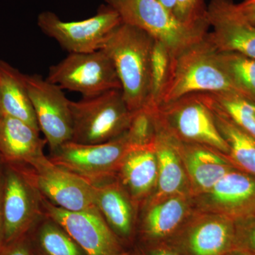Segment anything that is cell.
<instances>
[{
    "mask_svg": "<svg viewBox=\"0 0 255 255\" xmlns=\"http://www.w3.org/2000/svg\"><path fill=\"white\" fill-rule=\"evenodd\" d=\"M153 41L148 33L122 22L111 33L102 48L113 62L124 100L131 112L150 101Z\"/></svg>",
    "mask_w": 255,
    "mask_h": 255,
    "instance_id": "obj_1",
    "label": "cell"
},
{
    "mask_svg": "<svg viewBox=\"0 0 255 255\" xmlns=\"http://www.w3.org/2000/svg\"><path fill=\"white\" fill-rule=\"evenodd\" d=\"M217 53L206 36L172 55L167 80L157 106L193 94H239L220 65Z\"/></svg>",
    "mask_w": 255,
    "mask_h": 255,
    "instance_id": "obj_2",
    "label": "cell"
},
{
    "mask_svg": "<svg viewBox=\"0 0 255 255\" xmlns=\"http://www.w3.org/2000/svg\"><path fill=\"white\" fill-rule=\"evenodd\" d=\"M73 120L71 141L81 144L109 142L123 135L128 127L132 112L129 110L122 90L70 101Z\"/></svg>",
    "mask_w": 255,
    "mask_h": 255,
    "instance_id": "obj_3",
    "label": "cell"
},
{
    "mask_svg": "<svg viewBox=\"0 0 255 255\" xmlns=\"http://www.w3.org/2000/svg\"><path fill=\"white\" fill-rule=\"evenodd\" d=\"M122 22L141 29L162 42L174 55L205 38L208 29L181 22L157 0H105Z\"/></svg>",
    "mask_w": 255,
    "mask_h": 255,
    "instance_id": "obj_4",
    "label": "cell"
},
{
    "mask_svg": "<svg viewBox=\"0 0 255 255\" xmlns=\"http://www.w3.org/2000/svg\"><path fill=\"white\" fill-rule=\"evenodd\" d=\"M155 108L159 125L176 140L207 146L229 156L227 142L200 94L184 96Z\"/></svg>",
    "mask_w": 255,
    "mask_h": 255,
    "instance_id": "obj_5",
    "label": "cell"
},
{
    "mask_svg": "<svg viewBox=\"0 0 255 255\" xmlns=\"http://www.w3.org/2000/svg\"><path fill=\"white\" fill-rule=\"evenodd\" d=\"M1 206L5 246L28 235L43 216L41 194L22 164L1 160Z\"/></svg>",
    "mask_w": 255,
    "mask_h": 255,
    "instance_id": "obj_6",
    "label": "cell"
},
{
    "mask_svg": "<svg viewBox=\"0 0 255 255\" xmlns=\"http://www.w3.org/2000/svg\"><path fill=\"white\" fill-rule=\"evenodd\" d=\"M131 149L124 133L103 143L66 142L50 152L48 158L92 185H96L117 178L122 160Z\"/></svg>",
    "mask_w": 255,
    "mask_h": 255,
    "instance_id": "obj_7",
    "label": "cell"
},
{
    "mask_svg": "<svg viewBox=\"0 0 255 255\" xmlns=\"http://www.w3.org/2000/svg\"><path fill=\"white\" fill-rule=\"evenodd\" d=\"M46 79L62 89L82 94L84 98L122 90L113 62L102 49L92 53H70L50 67Z\"/></svg>",
    "mask_w": 255,
    "mask_h": 255,
    "instance_id": "obj_8",
    "label": "cell"
},
{
    "mask_svg": "<svg viewBox=\"0 0 255 255\" xmlns=\"http://www.w3.org/2000/svg\"><path fill=\"white\" fill-rule=\"evenodd\" d=\"M122 23L118 13L110 6H101L97 14L87 19L65 21L51 11L38 16L42 31L70 53H87L101 50L109 36Z\"/></svg>",
    "mask_w": 255,
    "mask_h": 255,
    "instance_id": "obj_9",
    "label": "cell"
},
{
    "mask_svg": "<svg viewBox=\"0 0 255 255\" xmlns=\"http://www.w3.org/2000/svg\"><path fill=\"white\" fill-rule=\"evenodd\" d=\"M21 164L39 194L50 204L70 211L95 209L93 186L48 157L42 155Z\"/></svg>",
    "mask_w": 255,
    "mask_h": 255,
    "instance_id": "obj_10",
    "label": "cell"
},
{
    "mask_svg": "<svg viewBox=\"0 0 255 255\" xmlns=\"http://www.w3.org/2000/svg\"><path fill=\"white\" fill-rule=\"evenodd\" d=\"M25 82L40 131L50 152L73 137L70 101L63 89L38 75H25Z\"/></svg>",
    "mask_w": 255,
    "mask_h": 255,
    "instance_id": "obj_11",
    "label": "cell"
},
{
    "mask_svg": "<svg viewBox=\"0 0 255 255\" xmlns=\"http://www.w3.org/2000/svg\"><path fill=\"white\" fill-rule=\"evenodd\" d=\"M41 201L43 214L62 226L87 255H128L97 208L70 211L41 195Z\"/></svg>",
    "mask_w": 255,
    "mask_h": 255,
    "instance_id": "obj_12",
    "label": "cell"
},
{
    "mask_svg": "<svg viewBox=\"0 0 255 255\" xmlns=\"http://www.w3.org/2000/svg\"><path fill=\"white\" fill-rule=\"evenodd\" d=\"M175 235L185 255H226L235 248V220L194 211Z\"/></svg>",
    "mask_w": 255,
    "mask_h": 255,
    "instance_id": "obj_13",
    "label": "cell"
},
{
    "mask_svg": "<svg viewBox=\"0 0 255 255\" xmlns=\"http://www.w3.org/2000/svg\"><path fill=\"white\" fill-rule=\"evenodd\" d=\"M195 211L223 215L233 220L254 214L255 177L233 169L204 194L192 196Z\"/></svg>",
    "mask_w": 255,
    "mask_h": 255,
    "instance_id": "obj_14",
    "label": "cell"
},
{
    "mask_svg": "<svg viewBox=\"0 0 255 255\" xmlns=\"http://www.w3.org/2000/svg\"><path fill=\"white\" fill-rule=\"evenodd\" d=\"M207 18L212 31L206 38L218 52H234L255 58V26L232 0H211Z\"/></svg>",
    "mask_w": 255,
    "mask_h": 255,
    "instance_id": "obj_15",
    "label": "cell"
},
{
    "mask_svg": "<svg viewBox=\"0 0 255 255\" xmlns=\"http://www.w3.org/2000/svg\"><path fill=\"white\" fill-rule=\"evenodd\" d=\"M143 204L140 228L152 241L173 236L194 211L192 196L183 194L151 196Z\"/></svg>",
    "mask_w": 255,
    "mask_h": 255,
    "instance_id": "obj_16",
    "label": "cell"
},
{
    "mask_svg": "<svg viewBox=\"0 0 255 255\" xmlns=\"http://www.w3.org/2000/svg\"><path fill=\"white\" fill-rule=\"evenodd\" d=\"M174 139L187 172L192 196L209 191L225 174L235 168L229 157L219 151Z\"/></svg>",
    "mask_w": 255,
    "mask_h": 255,
    "instance_id": "obj_17",
    "label": "cell"
},
{
    "mask_svg": "<svg viewBox=\"0 0 255 255\" xmlns=\"http://www.w3.org/2000/svg\"><path fill=\"white\" fill-rule=\"evenodd\" d=\"M157 175L153 145L129 151L120 164L117 178L137 207L155 192Z\"/></svg>",
    "mask_w": 255,
    "mask_h": 255,
    "instance_id": "obj_18",
    "label": "cell"
},
{
    "mask_svg": "<svg viewBox=\"0 0 255 255\" xmlns=\"http://www.w3.org/2000/svg\"><path fill=\"white\" fill-rule=\"evenodd\" d=\"M93 186L96 208L114 234L122 239L131 237L137 206L117 178Z\"/></svg>",
    "mask_w": 255,
    "mask_h": 255,
    "instance_id": "obj_19",
    "label": "cell"
},
{
    "mask_svg": "<svg viewBox=\"0 0 255 255\" xmlns=\"http://www.w3.org/2000/svg\"><path fill=\"white\" fill-rule=\"evenodd\" d=\"M0 158L9 163H26L44 155L47 142L40 130L19 119L0 116Z\"/></svg>",
    "mask_w": 255,
    "mask_h": 255,
    "instance_id": "obj_20",
    "label": "cell"
},
{
    "mask_svg": "<svg viewBox=\"0 0 255 255\" xmlns=\"http://www.w3.org/2000/svg\"><path fill=\"white\" fill-rule=\"evenodd\" d=\"M154 149L157 156L158 175L155 192L151 196L175 194L192 196L189 179L175 140L161 127L159 122Z\"/></svg>",
    "mask_w": 255,
    "mask_h": 255,
    "instance_id": "obj_21",
    "label": "cell"
},
{
    "mask_svg": "<svg viewBox=\"0 0 255 255\" xmlns=\"http://www.w3.org/2000/svg\"><path fill=\"white\" fill-rule=\"evenodd\" d=\"M0 116H8L19 119L39 130L28 95L25 75L1 60Z\"/></svg>",
    "mask_w": 255,
    "mask_h": 255,
    "instance_id": "obj_22",
    "label": "cell"
},
{
    "mask_svg": "<svg viewBox=\"0 0 255 255\" xmlns=\"http://www.w3.org/2000/svg\"><path fill=\"white\" fill-rule=\"evenodd\" d=\"M28 236L37 255H87L62 226L44 214Z\"/></svg>",
    "mask_w": 255,
    "mask_h": 255,
    "instance_id": "obj_23",
    "label": "cell"
},
{
    "mask_svg": "<svg viewBox=\"0 0 255 255\" xmlns=\"http://www.w3.org/2000/svg\"><path fill=\"white\" fill-rule=\"evenodd\" d=\"M202 99L212 111L216 127L227 142L229 158L247 173L255 177V137L233 123L222 112L209 105L203 97Z\"/></svg>",
    "mask_w": 255,
    "mask_h": 255,
    "instance_id": "obj_24",
    "label": "cell"
},
{
    "mask_svg": "<svg viewBox=\"0 0 255 255\" xmlns=\"http://www.w3.org/2000/svg\"><path fill=\"white\" fill-rule=\"evenodd\" d=\"M211 106L255 138V104L236 92L200 93Z\"/></svg>",
    "mask_w": 255,
    "mask_h": 255,
    "instance_id": "obj_25",
    "label": "cell"
},
{
    "mask_svg": "<svg viewBox=\"0 0 255 255\" xmlns=\"http://www.w3.org/2000/svg\"><path fill=\"white\" fill-rule=\"evenodd\" d=\"M217 57L236 91L255 104V58L234 52H218Z\"/></svg>",
    "mask_w": 255,
    "mask_h": 255,
    "instance_id": "obj_26",
    "label": "cell"
},
{
    "mask_svg": "<svg viewBox=\"0 0 255 255\" xmlns=\"http://www.w3.org/2000/svg\"><path fill=\"white\" fill-rule=\"evenodd\" d=\"M158 131V120L155 106L146 105L132 112L126 138L132 149L150 147L155 143Z\"/></svg>",
    "mask_w": 255,
    "mask_h": 255,
    "instance_id": "obj_27",
    "label": "cell"
},
{
    "mask_svg": "<svg viewBox=\"0 0 255 255\" xmlns=\"http://www.w3.org/2000/svg\"><path fill=\"white\" fill-rule=\"evenodd\" d=\"M170 50L162 42L154 39L150 59V92L149 105L157 106L167 80L170 65Z\"/></svg>",
    "mask_w": 255,
    "mask_h": 255,
    "instance_id": "obj_28",
    "label": "cell"
},
{
    "mask_svg": "<svg viewBox=\"0 0 255 255\" xmlns=\"http://www.w3.org/2000/svg\"><path fill=\"white\" fill-rule=\"evenodd\" d=\"M174 16L179 21L194 28L209 30L207 6L204 0H177Z\"/></svg>",
    "mask_w": 255,
    "mask_h": 255,
    "instance_id": "obj_29",
    "label": "cell"
},
{
    "mask_svg": "<svg viewBox=\"0 0 255 255\" xmlns=\"http://www.w3.org/2000/svg\"><path fill=\"white\" fill-rule=\"evenodd\" d=\"M234 249L255 255V214L235 220Z\"/></svg>",
    "mask_w": 255,
    "mask_h": 255,
    "instance_id": "obj_30",
    "label": "cell"
},
{
    "mask_svg": "<svg viewBox=\"0 0 255 255\" xmlns=\"http://www.w3.org/2000/svg\"><path fill=\"white\" fill-rule=\"evenodd\" d=\"M33 250L28 234L6 245L0 251V255H33Z\"/></svg>",
    "mask_w": 255,
    "mask_h": 255,
    "instance_id": "obj_31",
    "label": "cell"
},
{
    "mask_svg": "<svg viewBox=\"0 0 255 255\" xmlns=\"http://www.w3.org/2000/svg\"><path fill=\"white\" fill-rule=\"evenodd\" d=\"M237 5L241 14L255 26V0H244Z\"/></svg>",
    "mask_w": 255,
    "mask_h": 255,
    "instance_id": "obj_32",
    "label": "cell"
},
{
    "mask_svg": "<svg viewBox=\"0 0 255 255\" xmlns=\"http://www.w3.org/2000/svg\"><path fill=\"white\" fill-rule=\"evenodd\" d=\"M148 255H182L173 248L167 246L154 247L149 252Z\"/></svg>",
    "mask_w": 255,
    "mask_h": 255,
    "instance_id": "obj_33",
    "label": "cell"
},
{
    "mask_svg": "<svg viewBox=\"0 0 255 255\" xmlns=\"http://www.w3.org/2000/svg\"><path fill=\"white\" fill-rule=\"evenodd\" d=\"M1 159L0 158V251L3 249L4 245V223H3L2 213L1 206Z\"/></svg>",
    "mask_w": 255,
    "mask_h": 255,
    "instance_id": "obj_34",
    "label": "cell"
},
{
    "mask_svg": "<svg viewBox=\"0 0 255 255\" xmlns=\"http://www.w3.org/2000/svg\"><path fill=\"white\" fill-rule=\"evenodd\" d=\"M157 1H158L160 4L163 5L166 9L174 15L177 0H157Z\"/></svg>",
    "mask_w": 255,
    "mask_h": 255,
    "instance_id": "obj_35",
    "label": "cell"
},
{
    "mask_svg": "<svg viewBox=\"0 0 255 255\" xmlns=\"http://www.w3.org/2000/svg\"><path fill=\"white\" fill-rule=\"evenodd\" d=\"M226 255H247L246 253H243V252H241L238 251V250L234 249L232 251L230 252L228 254Z\"/></svg>",
    "mask_w": 255,
    "mask_h": 255,
    "instance_id": "obj_36",
    "label": "cell"
},
{
    "mask_svg": "<svg viewBox=\"0 0 255 255\" xmlns=\"http://www.w3.org/2000/svg\"><path fill=\"white\" fill-rule=\"evenodd\" d=\"M33 255H37L36 254V253H34V252H33Z\"/></svg>",
    "mask_w": 255,
    "mask_h": 255,
    "instance_id": "obj_37",
    "label": "cell"
},
{
    "mask_svg": "<svg viewBox=\"0 0 255 255\" xmlns=\"http://www.w3.org/2000/svg\"></svg>",
    "mask_w": 255,
    "mask_h": 255,
    "instance_id": "obj_38",
    "label": "cell"
},
{
    "mask_svg": "<svg viewBox=\"0 0 255 255\" xmlns=\"http://www.w3.org/2000/svg\"></svg>",
    "mask_w": 255,
    "mask_h": 255,
    "instance_id": "obj_39",
    "label": "cell"
}]
</instances>
